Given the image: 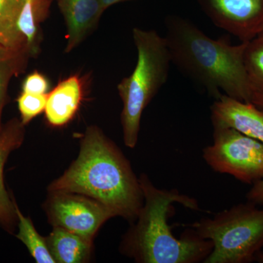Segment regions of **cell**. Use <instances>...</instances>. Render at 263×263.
Masks as SVG:
<instances>
[{
	"label": "cell",
	"mask_w": 263,
	"mask_h": 263,
	"mask_svg": "<svg viewBox=\"0 0 263 263\" xmlns=\"http://www.w3.org/2000/svg\"><path fill=\"white\" fill-rule=\"evenodd\" d=\"M166 42L171 62L205 88L211 96L221 95L263 108V98L251 84L243 63L246 42L230 44L208 36L188 19H165Z\"/></svg>",
	"instance_id": "obj_2"
},
{
	"label": "cell",
	"mask_w": 263,
	"mask_h": 263,
	"mask_svg": "<svg viewBox=\"0 0 263 263\" xmlns=\"http://www.w3.org/2000/svg\"><path fill=\"white\" fill-rule=\"evenodd\" d=\"M53 228L46 239L56 262L83 263L89 260L92 254V240L60 227Z\"/></svg>",
	"instance_id": "obj_13"
},
{
	"label": "cell",
	"mask_w": 263,
	"mask_h": 263,
	"mask_svg": "<svg viewBox=\"0 0 263 263\" xmlns=\"http://www.w3.org/2000/svg\"><path fill=\"white\" fill-rule=\"evenodd\" d=\"M246 197L247 201L257 205H263V180L254 183Z\"/></svg>",
	"instance_id": "obj_21"
},
{
	"label": "cell",
	"mask_w": 263,
	"mask_h": 263,
	"mask_svg": "<svg viewBox=\"0 0 263 263\" xmlns=\"http://www.w3.org/2000/svg\"><path fill=\"white\" fill-rule=\"evenodd\" d=\"M22 91L32 95H47L50 91L49 81L42 72L34 70L24 79Z\"/></svg>",
	"instance_id": "obj_20"
},
{
	"label": "cell",
	"mask_w": 263,
	"mask_h": 263,
	"mask_svg": "<svg viewBox=\"0 0 263 263\" xmlns=\"http://www.w3.org/2000/svg\"><path fill=\"white\" fill-rule=\"evenodd\" d=\"M213 127H229L263 144V108L221 95L211 106Z\"/></svg>",
	"instance_id": "obj_9"
},
{
	"label": "cell",
	"mask_w": 263,
	"mask_h": 263,
	"mask_svg": "<svg viewBox=\"0 0 263 263\" xmlns=\"http://www.w3.org/2000/svg\"><path fill=\"white\" fill-rule=\"evenodd\" d=\"M67 28L65 53H70L98 28L105 13L100 0H56Z\"/></svg>",
	"instance_id": "obj_10"
},
{
	"label": "cell",
	"mask_w": 263,
	"mask_h": 263,
	"mask_svg": "<svg viewBox=\"0 0 263 263\" xmlns=\"http://www.w3.org/2000/svg\"><path fill=\"white\" fill-rule=\"evenodd\" d=\"M243 63L251 84L263 98V36L246 42Z\"/></svg>",
	"instance_id": "obj_18"
},
{
	"label": "cell",
	"mask_w": 263,
	"mask_h": 263,
	"mask_svg": "<svg viewBox=\"0 0 263 263\" xmlns=\"http://www.w3.org/2000/svg\"><path fill=\"white\" fill-rule=\"evenodd\" d=\"M139 181L144 202L123 237L121 253L140 263L204 262L212 252V242L200 238L191 228L177 238L167 223L173 204L200 211L197 200L175 189L156 187L146 174H141Z\"/></svg>",
	"instance_id": "obj_3"
},
{
	"label": "cell",
	"mask_w": 263,
	"mask_h": 263,
	"mask_svg": "<svg viewBox=\"0 0 263 263\" xmlns=\"http://www.w3.org/2000/svg\"><path fill=\"white\" fill-rule=\"evenodd\" d=\"M208 165L253 185L263 180V144L229 127H214L213 143L202 149Z\"/></svg>",
	"instance_id": "obj_6"
},
{
	"label": "cell",
	"mask_w": 263,
	"mask_h": 263,
	"mask_svg": "<svg viewBox=\"0 0 263 263\" xmlns=\"http://www.w3.org/2000/svg\"><path fill=\"white\" fill-rule=\"evenodd\" d=\"M259 36H263V30L262 31V32H261L260 34H259Z\"/></svg>",
	"instance_id": "obj_24"
},
{
	"label": "cell",
	"mask_w": 263,
	"mask_h": 263,
	"mask_svg": "<svg viewBox=\"0 0 263 263\" xmlns=\"http://www.w3.org/2000/svg\"><path fill=\"white\" fill-rule=\"evenodd\" d=\"M29 59L23 51H15L0 45V133L4 125L2 117L7 103L10 81L14 76L25 71Z\"/></svg>",
	"instance_id": "obj_15"
},
{
	"label": "cell",
	"mask_w": 263,
	"mask_h": 263,
	"mask_svg": "<svg viewBox=\"0 0 263 263\" xmlns=\"http://www.w3.org/2000/svg\"><path fill=\"white\" fill-rule=\"evenodd\" d=\"M24 1L0 0V45L15 51H23L17 31V22Z\"/></svg>",
	"instance_id": "obj_17"
},
{
	"label": "cell",
	"mask_w": 263,
	"mask_h": 263,
	"mask_svg": "<svg viewBox=\"0 0 263 263\" xmlns=\"http://www.w3.org/2000/svg\"><path fill=\"white\" fill-rule=\"evenodd\" d=\"M15 212L18 217V232L15 237L27 247L29 253L37 263H55L48 249L46 238L37 233L30 218L22 214L15 200Z\"/></svg>",
	"instance_id": "obj_16"
},
{
	"label": "cell",
	"mask_w": 263,
	"mask_h": 263,
	"mask_svg": "<svg viewBox=\"0 0 263 263\" xmlns=\"http://www.w3.org/2000/svg\"><path fill=\"white\" fill-rule=\"evenodd\" d=\"M216 27L248 42L263 30V0H197Z\"/></svg>",
	"instance_id": "obj_8"
},
{
	"label": "cell",
	"mask_w": 263,
	"mask_h": 263,
	"mask_svg": "<svg viewBox=\"0 0 263 263\" xmlns=\"http://www.w3.org/2000/svg\"><path fill=\"white\" fill-rule=\"evenodd\" d=\"M44 209L53 227L94 240L105 221L114 217L108 208L91 197L72 193H49Z\"/></svg>",
	"instance_id": "obj_7"
},
{
	"label": "cell",
	"mask_w": 263,
	"mask_h": 263,
	"mask_svg": "<svg viewBox=\"0 0 263 263\" xmlns=\"http://www.w3.org/2000/svg\"><path fill=\"white\" fill-rule=\"evenodd\" d=\"M47 95H32L22 92L19 95L16 102L20 119L24 126L32 122L34 118L44 112Z\"/></svg>",
	"instance_id": "obj_19"
},
{
	"label": "cell",
	"mask_w": 263,
	"mask_h": 263,
	"mask_svg": "<svg viewBox=\"0 0 263 263\" xmlns=\"http://www.w3.org/2000/svg\"><path fill=\"white\" fill-rule=\"evenodd\" d=\"M34 1L37 2L38 4L41 5V6L50 10L52 3H53L54 0H34Z\"/></svg>",
	"instance_id": "obj_23"
},
{
	"label": "cell",
	"mask_w": 263,
	"mask_h": 263,
	"mask_svg": "<svg viewBox=\"0 0 263 263\" xmlns=\"http://www.w3.org/2000/svg\"><path fill=\"white\" fill-rule=\"evenodd\" d=\"M247 201L189 226L213 249L204 263L254 262L263 248V209Z\"/></svg>",
	"instance_id": "obj_5"
},
{
	"label": "cell",
	"mask_w": 263,
	"mask_h": 263,
	"mask_svg": "<svg viewBox=\"0 0 263 263\" xmlns=\"http://www.w3.org/2000/svg\"><path fill=\"white\" fill-rule=\"evenodd\" d=\"M84 96L82 78L74 74L50 90L46 99L45 118L52 127H63L75 118Z\"/></svg>",
	"instance_id": "obj_12"
},
{
	"label": "cell",
	"mask_w": 263,
	"mask_h": 263,
	"mask_svg": "<svg viewBox=\"0 0 263 263\" xmlns=\"http://www.w3.org/2000/svg\"><path fill=\"white\" fill-rule=\"evenodd\" d=\"M102 4H103V8L106 10L110 7L113 6L116 4L119 3H124V2L134 1V0H100Z\"/></svg>",
	"instance_id": "obj_22"
},
{
	"label": "cell",
	"mask_w": 263,
	"mask_h": 263,
	"mask_svg": "<svg viewBox=\"0 0 263 263\" xmlns=\"http://www.w3.org/2000/svg\"><path fill=\"white\" fill-rule=\"evenodd\" d=\"M48 190L86 195L130 223L136 220L144 202L139 178L129 160L96 125L86 128L77 159Z\"/></svg>",
	"instance_id": "obj_1"
},
{
	"label": "cell",
	"mask_w": 263,
	"mask_h": 263,
	"mask_svg": "<svg viewBox=\"0 0 263 263\" xmlns=\"http://www.w3.org/2000/svg\"><path fill=\"white\" fill-rule=\"evenodd\" d=\"M25 137V126L18 118H13L3 125L0 133V227L10 234L18 224L15 199L5 188V163L12 152L22 146Z\"/></svg>",
	"instance_id": "obj_11"
},
{
	"label": "cell",
	"mask_w": 263,
	"mask_h": 263,
	"mask_svg": "<svg viewBox=\"0 0 263 263\" xmlns=\"http://www.w3.org/2000/svg\"><path fill=\"white\" fill-rule=\"evenodd\" d=\"M138 51L136 67L117 86L122 102L123 139L128 148L138 143L143 111L168 79L171 58L164 37L155 30L134 28Z\"/></svg>",
	"instance_id": "obj_4"
},
{
	"label": "cell",
	"mask_w": 263,
	"mask_h": 263,
	"mask_svg": "<svg viewBox=\"0 0 263 263\" xmlns=\"http://www.w3.org/2000/svg\"><path fill=\"white\" fill-rule=\"evenodd\" d=\"M49 11L41 8L34 0H25L17 22V31L22 51L29 57L40 54L43 40L41 24Z\"/></svg>",
	"instance_id": "obj_14"
}]
</instances>
